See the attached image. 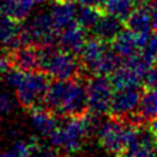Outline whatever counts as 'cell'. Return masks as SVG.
<instances>
[{
  "mask_svg": "<svg viewBox=\"0 0 157 157\" xmlns=\"http://www.w3.org/2000/svg\"><path fill=\"white\" fill-rule=\"evenodd\" d=\"M40 70L52 80H74L85 77L80 58L61 49L59 45L49 44L39 47Z\"/></svg>",
  "mask_w": 157,
  "mask_h": 157,
  "instance_id": "6da1fadb",
  "label": "cell"
},
{
  "mask_svg": "<svg viewBox=\"0 0 157 157\" xmlns=\"http://www.w3.org/2000/svg\"><path fill=\"white\" fill-rule=\"evenodd\" d=\"M137 128L125 120L110 115L103 121L97 136L99 146L114 157H125L136 137Z\"/></svg>",
  "mask_w": 157,
  "mask_h": 157,
  "instance_id": "7a4b0ae2",
  "label": "cell"
},
{
  "mask_svg": "<svg viewBox=\"0 0 157 157\" xmlns=\"http://www.w3.org/2000/svg\"><path fill=\"white\" fill-rule=\"evenodd\" d=\"M59 126L50 136V144L65 155L78 152L88 140L82 117H58Z\"/></svg>",
  "mask_w": 157,
  "mask_h": 157,
  "instance_id": "3957f363",
  "label": "cell"
},
{
  "mask_svg": "<svg viewBox=\"0 0 157 157\" xmlns=\"http://www.w3.org/2000/svg\"><path fill=\"white\" fill-rule=\"evenodd\" d=\"M49 83V76L42 70L23 71L13 87L18 104L25 109H32L43 103Z\"/></svg>",
  "mask_w": 157,
  "mask_h": 157,
  "instance_id": "277c9868",
  "label": "cell"
},
{
  "mask_svg": "<svg viewBox=\"0 0 157 157\" xmlns=\"http://www.w3.org/2000/svg\"><path fill=\"white\" fill-rule=\"evenodd\" d=\"M58 29L54 26L49 12L40 11L34 13L22 25V37L25 44H32L37 47L56 44Z\"/></svg>",
  "mask_w": 157,
  "mask_h": 157,
  "instance_id": "5b68a950",
  "label": "cell"
},
{
  "mask_svg": "<svg viewBox=\"0 0 157 157\" xmlns=\"http://www.w3.org/2000/svg\"><path fill=\"white\" fill-rule=\"evenodd\" d=\"M88 98V112L97 115H105L110 112V103L114 87L105 75H92L86 78Z\"/></svg>",
  "mask_w": 157,
  "mask_h": 157,
  "instance_id": "8992f818",
  "label": "cell"
},
{
  "mask_svg": "<svg viewBox=\"0 0 157 157\" xmlns=\"http://www.w3.org/2000/svg\"><path fill=\"white\" fill-rule=\"evenodd\" d=\"M144 90L141 87H128L114 90L112 103H110V115L117 118H123L126 114L137 109Z\"/></svg>",
  "mask_w": 157,
  "mask_h": 157,
  "instance_id": "52a82bcc",
  "label": "cell"
},
{
  "mask_svg": "<svg viewBox=\"0 0 157 157\" xmlns=\"http://www.w3.org/2000/svg\"><path fill=\"white\" fill-rule=\"evenodd\" d=\"M109 48L107 47V43L98 39L97 37L87 38L78 58L83 67V74L86 77H90L92 75L97 74L98 66L107 53Z\"/></svg>",
  "mask_w": 157,
  "mask_h": 157,
  "instance_id": "ba28073f",
  "label": "cell"
},
{
  "mask_svg": "<svg viewBox=\"0 0 157 157\" xmlns=\"http://www.w3.org/2000/svg\"><path fill=\"white\" fill-rule=\"evenodd\" d=\"M12 67L22 71H38L40 70L39 47L32 44H23L17 49L9 53Z\"/></svg>",
  "mask_w": 157,
  "mask_h": 157,
  "instance_id": "9c48e42d",
  "label": "cell"
},
{
  "mask_svg": "<svg viewBox=\"0 0 157 157\" xmlns=\"http://www.w3.org/2000/svg\"><path fill=\"white\" fill-rule=\"evenodd\" d=\"M86 40H87L86 29L81 27L78 23L74 22L72 25L65 27L58 33L56 44L61 49L78 56Z\"/></svg>",
  "mask_w": 157,
  "mask_h": 157,
  "instance_id": "30bf717a",
  "label": "cell"
},
{
  "mask_svg": "<svg viewBox=\"0 0 157 157\" xmlns=\"http://www.w3.org/2000/svg\"><path fill=\"white\" fill-rule=\"evenodd\" d=\"M31 113V124L33 129L44 137H50L53 132L59 126V119L55 114H53L44 103H40L32 109H29Z\"/></svg>",
  "mask_w": 157,
  "mask_h": 157,
  "instance_id": "8fae6325",
  "label": "cell"
},
{
  "mask_svg": "<svg viewBox=\"0 0 157 157\" xmlns=\"http://www.w3.org/2000/svg\"><path fill=\"white\" fill-rule=\"evenodd\" d=\"M124 25L125 22L119 17L104 12L102 13V16L99 17V20L91 31L92 34L98 39L105 43H112L113 39L124 29Z\"/></svg>",
  "mask_w": 157,
  "mask_h": 157,
  "instance_id": "7c38bea8",
  "label": "cell"
},
{
  "mask_svg": "<svg viewBox=\"0 0 157 157\" xmlns=\"http://www.w3.org/2000/svg\"><path fill=\"white\" fill-rule=\"evenodd\" d=\"M76 11L77 7L72 0H58L54 1V4L50 7V16L54 22L55 28L58 32L64 29L65 27L72 25L76 18Z\"/></svg>",
  "mask_w": 157,
  "mask_h": 157,
  "instance_id": "4fadbf2b",
  "label": "cell"
},
{
  "mask_svg": "<svg viewBox=\"0 0 157 157\" xmlns=\"http://www.w3.org/2000/svg\"><path fill=\"white\" fill-rule=\"evenodd\" d=\"M43 1L44 0H1L0 12L21 22L28 18L36 5Z\"/></svg>",
  "mask_w": 157,
  "mask_h": 157,
  "instance_id": "5bb4252c",
  "label": "cell"
},
{
  "mask_svg": "<svg viewBox=\"0 0 157 157\" xmlns=\"http://www.w3.org/2000/svg\"><path fill=\"white\" fill-rule=\"evenodd\" d=\"M112 49L123 59H128L139 53L137 34L129 28L123 29L112 42Z\"/></svg>",
  "mask_w": 157,
  "mask_h": 157,
  "instance_id": "9a60e30c",
  "label": "cell"
},
{
  "mask_svg": "<svg viewBox=\"0 0 157 157\" xmlns=\"http://www.w3.org/2000/svg\"><path fill=\"white\" fill-rule=\"evenodd\" d=\"M125 26L136 34L152 32L153 26H152V18L148 6L147 5L136 6L125 20Z\"/></svg>",
  "mask_w": 157,
  "mask_h": 157,
  "instance_id": "2e32d148",
  "label": "cell"
},
{
  "mask_svg": "<svg viewBox=\"0 0 157 157\" xmlns=\"http://www.w3.org/2000/svg\"><path fill=\"white\" fill-rule=\"evenodd\" d=\"M109 78L114 90L128 88V87H140L144 80L136 71H134L131 67H129L124 63L109 76Z\"/></svg>",
  "mask_w": 157,
  "mask_h": 157,
  "instance_id": "e0dca14e",
  "label": "cell"
},
{
  "mask_svg": "<svg viewBox=\"0 0 157 157\" xmlns=\"http://www.w3.org/2000/svg\"><path fill=\"white\" fill-rule=\"evenodd\" d=\"M136 6V0H104L103 2V10L105 13L117 16L124 22Z\"/></svg>",
  "mask_w": 157,
  "mask_h": 157,
  "instance_id": "ac0fdd59",
  "label": "cell"
},
{
  "mask_svg": "<svg viewBox=\"0 0 157 157\" xmlns=\"http://www.w3.org/2000/svg\"><path fill=\"white\" fill-rule=\"evenodd\" d=\"M137 110L147 121L157 117V88L144 91Z\"/></svg>",
  "mask_w": 157,
  "mask_h": 157,
  "instance_id": "d6986e66",
  "label": "cell"
},
{
  "mask_svg": "<svg viewBox=\"0 0 157 157\" xmlns=\"http://www.w3.org/2000/svg\"><path fill=\"white\" fill-rule=\"evenodd\" d=\"M101 16H102V11L99 10V7L80 5V7H77V11H76L75 21L87 31L93 28V26L97 23Z\"/></svg>",
  "mask_w": 157,
  "mask_h": 157,
  "instance_id": "ffe728a7",
  "label": "cell"
},
{
  "mask_svg": "<svg viewBox=\"0 0 157 157\" xmlns=\"http://www.w3.org/2000/svg\"><path fill=\"white\" fill-rule=\"evenodd\" d=\"M28 146H29L28 157H60L59 150L54 145L45 144L37 137L29 139Z\"/></svg>",
  "mask_w": 157,
  "mask_h": 157,
  "instance_id": "44dd1931",
  "label": "cell"
},
{
  "mask_svg": "<svg viewBox=\"0 0 157 157\" xmlns=\"http://www.w3.org/2000/svg\"><path fill=\"white\" fill-rule=\"evenodd\" d=\"M28 141H16L9 150L0 153V157H28Z\"/></svg>",
  "mask_w": 157,
  "mask_h": 157,
  "instance_id": "7402d4cb",
  "label": "cell"
},
{
  "mask_svg": "<svg viewBox=\"0 0 157 157\" xmlns=\"http://www.w3.org/2000/svg\"><path fill=\"white\" fill-rule=\"evenodd\" d=\"M15 108V101L7 92L0 93V115L10 114Z\"/></svg>",
  "mask_w": 157,
  "mask_h": 157,
  "instance_id": "603a6c76",
  "label": "cell"
},
{
  "mask_svg": "<svg viewBox=\"0 0 157 157\" xmlns=\"http://www.w3.org/2000/svg\"><path fill=\"white\" fill-rule=\"evenodd\" d=\"M142 83H144L145 90L157 88V64H155L153 66H151V69L144 76Z\"/></svg>",
  "mask_w": 157,
  "mask_h": 157,
  "instance_id": "cb8c5ba5",
  "label": "cell"
},
{
  "mask_svg": "<svg viewBox=\"0 0 157 157\" xmlns=\"http://www.w3.org/2000/svg\"><path fill=\"white\" fill-rule=\"evenodd\" d=\"M150 13H151V18H152V26H153V31L157 32V1L150 2L147 4Z\"/></svg>",
  "mask_w": 157,
  "mask_h": 157,
  "instance_id": "d4e9b609",
  "label": "cell"
},
{
  "mask_svg": "<svg viewBox=\"0 0 157 157\" xmlns=\"http://www.w3.org/2000/svg\"><path fill=\"white\" fill-rule=\"evenodd\" d=\"M128 157H157V151H137Z\"/></svg>",
  "mask_w": 157,
  "mask_h": 157,
  "instance_id": "484cf974",
  "label": "cell"
},
{
  "mask_svg": "<svg viewBox=\"0 0 157 157\" xmlns=\"http://www.w3.org/2000/svg\"><path fill=\"white\" fill-rule=\"evenodd\" d=\"M80 5H86V6H96L99 7L101 5H103L104 0H76Z\"/></svg>",
  "mask_w": 157,
  "mask_h": 157,
  "instance_id": "4316f807",
  "label": "cell"
},
{
  "mask_svg": "<svg viewBox=\"0 0 157 157\" xmlns=\"http://www.w3.org/2000/svg\"><path fill=\"white\" fill-rule=\"evenodd\" d=\"M150 128L153 130V132H155L156 136H157V117L153 118L152 120H150Z\"/></svg>",
  "mask_w": 157,
  "mask_h": 157,
  "instance_id": "83f0119b",
  "label": "cell"
},
{
  "mask_svg": "<svg viewBox=\"0 0 157 157\" xmlns=\"http://www.w3.org/2000/svg\"><path fill=\"white\" fill-rule=\"evenodd\" d=\"M60 157H80V156H75V153H72V155H63Z\"/></svg>",
  "mask_w": 157,
  "mask_h": 157,
  "instance_id": "f1b7e54d",
  "label": "cell"
},
{
  "mask_svg": "<svg viewBox=\"0 0 157 157\" xmlns=\"http://www.w3.org/2000/svg\"><path fill=\"white\" fill-rule=\"evenodd\" d=\"M52 1H58V0H52Z\"/></svg>",
  "mask_w": 157,
  "mask_h": 157,
  "instance_id": "f546056e",
  "label": "cell"
},
{
  "mask_svg": "<svg viewBox=\"0 0 157 157\" xmlns=\"http://www.w3.org/2000/svg\"><path fill=\"white\" fill-rule=\"evenodd\" d=\"M0 2H1V0H0Z\"/></svg>",
  "mask_w": 157,
  "mask_h": 157,
  "instance_id": "4dcf8cb0",
  "label": "cell"
}]
</instances>
